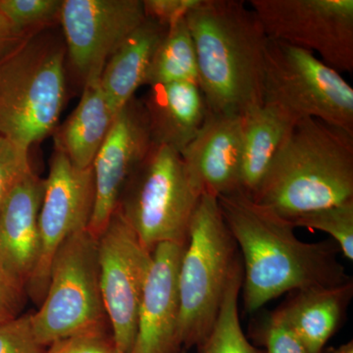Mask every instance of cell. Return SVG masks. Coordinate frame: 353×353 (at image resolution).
Instances as JSON below:
<instances>
[{"instance_id":"obj_1","label":"cell","mask_w":353,"mask_h":353,"mask_svg":"<svg viewBox=\"0 0 353 353\" xmlns=\"http://www.w3.org/2000/svg\"><path fill=\"white\" fill-rule=\"evenodd\" d=\"M221 212L243 255V301L254 312L285 292L336 287L352 281L336 241L305 243L290 221L243 192L218 197Z\"/></svg>"},{"instance_id":"obj_2","label":"cell","mask_w":353,"mask_h":353,"mask_svg":"<svg viewBox=\"0 0 353 353\" xmlns=\"http://www.w3.org/2000/svg\"><path fill=\"white\" fill-rule=\"evenodd\" d=\"M208 111L245 115L264 104L268 37L241 0H201L185 17Z\"/></svg>"},{"instance_id":"obj_3","label":"cell","mask_w":353,"mask_h":353,"mask_svg":"<svg viewBox=\"0 0 353 353\" xmlns=\"http://www.w3.org/2000/svg\"><path fill=\"white\" fill-rule=\"evenodd\" d=\"M252 199L290 222L353 199V134L313 118L297 121Z\"/></svg>"},{"instance_id":"obj_4","label":"cell","mask_w":353,"mask_h":353,"mask_svg":"<svg viewBox=\"0 0 353 353\" xmlns=\"http://www.w3.org/2000/svg\"><path fill=\"white\" fill-rule=\"evenodd\" d=\"M51 29L0 58V136L27 150L54 132L66 101V46Z\"/></svg>"},{"instance_id":"obj_5","label":"cell","mask_w":353,"mask_h":353,"mask_svg":"<svg viewBox=\"0 0 353 353\" xmlns=\"http://www.w3.org/2000/svg\"><path fill=\"white\" fill-rule=\"evenodd\" d=\"M240 256L217 197L202 194L179 269L183 347H197L212 329L230 280L243 263Z\"/></svg>"},{"instance_id":"obj_6","label":"cell","mask_w":353,"mask_h":353,"mask_svg":"<svg viewBox=\"0 0 353 353\" xmlns=\"http://www.w3.org/2000/svg\"><path fill=\"white\" fill-rule=\"evenodd\" d=\"M201 197L180 153L152 143L128 179L117 208L152 253L161 243H188Z\"/></svg>"},{"instance_id":"obj_7","label":"cell","mask_w":353,"mask_h":353,"mask_svg":"<svg viewBox=\"0 0 353 353\" xmlns=\"http://www.w3.org/2000/svg\"><path fill=\"white\" fill-rule=\"evenodd\" d=\"M294 123L313 118L353 134V88L314 53L268 39L264 104Z\"/></svg>"},{"instance_id":"obj_8","label":"cell","mask_w":353,"mask_h":353,"mask_svg":"<svg viewBox=\"0 0 353 353\" xmlns=\"http://www.w3.org/2000/svg\"><path fill=\"white\" fill-rule=\"evenodd\" d=\"M31 318L46 347L109 323L99 285V241L88 230L70 236L55 253L46 296Z\"/></svg>"},{"instance_id":"obj_9","label":"cell","mask_w":353,"mask_h":353,"mask_svg":"<svg viewBox=\"0 0 353 353\" xmlns=\"http://www.w3.org/2000/svg\"><path fill=\"white\" fill-rule=\"evenodd\" d=\"M268 39L318 53L336 71L353 72L352 0H252Z\"/></svg>"},{"instance_id":"obj_10","label":"cell","mask_w":353,"mask_h":353,"mask_svg":"<svg viewBox=\"0 0 353 353\" xmlns=\"http://www.w3.org/2000/svg\"><path fill=\"white\" fill-rule=\"evenodd\" d=\"M99 241V285L116 350L131 353L152 253L116 208Z\"/></svg>"},{"instance_id":"obj_11","label":"cell","mask_w":353,"mask_h":353,"mask_svg":"<svg viewBox=\"0 0 353 353\" xmlns=\"http://www.w3.org/2000/svg\"><path fill=\"white\" fill-rule=\"evenodd\" d=\"M92 166H74L66 155L55 150L50 173L44 179L39 214V257L27 285V296L38 305L43 303L50 282L51 261L70 236L88 230L94 206Z\"/></svg>"},{"instance_id":"obj_12","label":"cell","mask_w":353,"mask_h":353,"mask_svg":"<svg viewBox=\"0 0 353 353\" xmlns=\"http://www.w3.org/2000/svg\"><path fill=\"white\" fill-rule=\"evenodd\" d=\"M145 20L143 0H63L59 24L72 69L85 83Z\"/></svg>"},{"instance_id":"obj_13","label":"cell","mask_w":353,"mask_h":353,"mask_svg":"<svg viewBox=\"0 0 353 353\" xmlns=\"http://www.w3.org/2000/svg\"><path fill=\"white\" fill-rule=\"evenodd\" d=\"M152 145L145 104L143 99L134 97L116 114L92 163L95 197L88 230L95 238L108 226L128 179Z\"/></svg>"},{"instance_id":"obj_14","label":"cell","mask_w":353,"mask_h":353,"mask_svg":"<svg viewBox=\"0 0 353 353\" xmlns=\"http://www.w3.org/2000/svg\"><path fill=\"white\" fill-rule=\"evenodd\" d=\"M185 245L164 243L153 250L131 353H181L178 278Z\"/></svg>"},{"instance_id":"obj_15","label":"cell","mask_w":353,"mask_h":353,"mask_svg":"<svg viewBox=\"0 0 353 353\" xmlns=\"http://www.w3.org/2000/svg\"><path fill=\"white\" fill-rule=\"evenodd\" d=\"M243 116L208 111L196 136L180 153L199 194L215 197L241 192Z\"/></svg>"},{"instance_id":"obj_16","label":"cell","mask_w":353,"mask_h":353,"mask_svg":"<svg viewBox=\"0 0 353 353\" xmlns=\"http://www.w3.org/2000/svg\"><path fill=\"white\" fill-rule=\"evenodd\" d=\"M43 189L44 179L30 171L0 208V268L25 290L39 262Z\"/></svg>"},{"instance_id":"obj_17","label":"cell","mask_w":353,"mask_h":353,"mask_svg":"<svg viewBox=\"0 0 353 353\" xmlns=\"http://www.w3.org/2000/svg\"><path fill=\"white\" fill-rule=\"evenodd\" d=\"M143 99L154 145L181 153L196 136L208 115L199 85L175 83L150 87Z\"/></svg>"},{"instance_id":"obj_18","label":"cell","mask_w":353,"mask_h":353,"mask_svg":"<svg viewBox=\"0 0 353 353\" xmlns=\"http://www.w3.org/2000/svg\"><path fill=\"white\" fill-rule=\"evenodd\" d=\"M353 296V281L329 288L297 290L278 308L309 353H322L336 333Z\"/></svg>"},{"instance_id":"obj_19","label":"cell","mask_w":353,"mask_h":353,"mask_svg":"<svg viewBox=\"0 0 353 353\" xmlns=\"http://www.w3.org/2000/svg\"><path fill=\"white\" fill-rule=\"evenodd\" d=\"M115 116L102 90L101 78L87 81L75 110L52 132L55 150L64 153L78 168L92 166Z\"/></svg>"},{"instance_id":"obj_20","label":"cell","mask_w":353,"mask_h":353,"mask_svg":"<svg viewBox=\"0 0 353 353\" xmlns=\"http://www.w3.org/2000/svg\"><path fill=\"white\" fill-rule=\"evenodd\" d=\"M167 30L168 27L145 18L109 58L101 85L115 115L145 85L152 58Z\"/></svg>"},{"instance_id":"obj_21","label":"cell","mask_w":353,"mask_h":353,"mask_svg":"<svg viewBox=\"0 0 353 353\" xmlns=\"http://www.w3.org/2000/svg\"><path fill=\"white\" fill-rule=\"evenodd\" d=\"M294 124L285 114L263 105L243 116L241 192L253 196Z\"/></svg>"},{"instance_id":"obj_22","label":"cell","mask_w":353,"mask_h":353,"mask_svg":"<svg viewBox=\"0 0 353 353\" xmlns=\"http://www.w3.org/2000/svg\"><path fill=\"white\" fill-rule=\"evenodd\" d=\"M175 83L199 85L196 51L185 18L168 27L155 51L145 85Z\"/></svg>"},{"instance_id":"obj_23","label":"cell","mask_w":353,"mask_h":353,"mask_svg":"<svg viewBox=\"0 0 353 353\" xmlns=\"http://www.w3.org/2000/svg\"><path fill=\"white\" fill-rule=\"evenodd\" d=\"M243 279L241 263L230 280L212 329L196 347L199 353H266L252 345L241 328L239 297Z\"/></svg>"},{"instance_id":"obj_24","label":"cell","mask_w":353,"mask_h":353,"mask_svg":"<svg viewBox=\"0 0 353 353\" xmlns=\"http://www.w3.org/2000/svg\"><path fill=\"white\" fill-rule=\"evenodd\" d=\"M63 0H0V10L14 34L34 36L59 24Z\"/></svg>"},{"instance_id":"obj_25","label":"cell","mask_w":353,"mask_h":353,"mask_svg":"<svg viewBox=\"0 0 353 353\" xmlns=\"http://www.w3.org/2000/svg\"><path fill=\"white\" fill-rule=\"evenodd\" d=\"M294 228L318 230L329 234L341 252L353 260V199L313 211L292 221Z\"/></svg>"},{"instance_id":"obj_26","label":"cell","mask_w":353,"mask_h":353,"mask_svg":"<svg viewBox=\"0 0 353 353\" xmlns=\"http://www.w3.org/2000/svg\"><path fill=\"white\" fill-rule=\"evenodd\" d=\"M32 170L29 150L0 136V208L14 187Z\"/></svg>"},{"instance_id":"obj_27","label":"cell","mask_w":353,"mask_h":353,"mask_svg":"<svg viewBox=\"0 0 353 353\" xmlns=\"http://www.w3.org/2000/svg\"><path fill=\"white\" fill-rule=\"evenodd\" d=\"M115 348L110 325L106 323L55 341L46 353H112Z\"/></svg>"},{"instance_id":"obj_28","label":"cell","mask_w":353,"mask_h":353,"mask_svg":"<svg viewBox=\"0 0 353 353\" xmlns=\"http://www.w3.org/2000/svg\"><path fill=\"white\" fill-rule=\"evenodd\" d=\"M0 353H46L34 334L31 314L0 322Z\"/></svg>"},{"instance_id":"obj_29","label":"cell","mask_w":353,"mask_h":353,"mask_svg":"<svg viewBox=\"0 0 353 353\" xmlns=\"http://www.w3.org/2000/svg\"><path fill=\"white\" fill-rule=\"evenodd\" d=\"M259 336L266 347V353H309L290 330L279 309L264 318Z\"/></svg>"},{"instance_id":"obj_30","label":"cell","mask_w":353,"mask_h":353,"mask_svg":"<svg viewBox=\"0 0 353 353\" xmlns=\"http://www.w3.org/2000/svg\"><path fill=\"white\" fill-rule=\"evenodd\" d=\"M201 0H143L145 18L170 27L185 19Z\"/></svg>"},{"instance_id":"obj_31","label":"cell","mask_w":353,"mask_h":353,"mask_svg":"<svg viewBox=\"0 0 353 353\" xmlns=\"http://www.w3.org/2000/svg\"><path fill=\"white\" fill-rule=\"evenodd\" d=\"M27 296L26 290L0 268V322L20 316Z\"/></svg>"},{"instance_id":"obj_32","label":"cell","mask_w":353,"mask_h":353,"mask_svg":"<svg viewBox=\"0 0 353 353\" xmlns=\"http://www.w3.org/2000/svg\"><path fill=\"white\" fill-rule=\"evenodd\" d=\"M24 39L26 38H20L12 32L0 30V58L3 57L9 51L12 50Z\"/></svg>"},{"instance_id":"obj_33","label":"cell","mask_w":353,"mask_h":353,"mask_svg":"<svg viewBox=\"0 0 353 353\" xmlns=\"http://www.w3.org/2000/svg\"><path fill=\"white\" fill-rule=\"evenodd\" d=\"M0 30H1V31L12 32V34H14L12 29H11L10 25H9L8 21L6 20V17H4L1 10H0ZM16 36H17V34H16Z\"/></svg>"},{"instance_id":"obj_34","label":"cell","mask_w":353,"mask_h":353,"mask_svg":"<svg viewBox=\"0 0 353 353\" xmlns=\"http://www.w3.org/2000/svg\"><path fill=\"white\" fill-rule=\"evenodd\" d=\"M334 353H353V343L348 341L345 345H341L338 350H334Z\"/></svg>"},{"instance_id":"obj_35","label":"cell","mask_w":353,"mask_h":353,"mask_svg":"<svg viewBox=\"0 0 353 353\" xmlns=\"http://www.w3.org/2000/svg\"><path fill=\"white\" fill-rule=\"evenodd\" d=\"M112 353H122V352H119V350H116V348H115V350H113V352H112Z\"/></svg>"}]
</instances>
